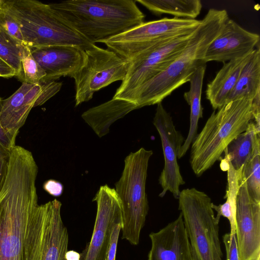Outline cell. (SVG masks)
<instances>
[{"mask_svg":"<svg viewBox=\"0 0 260 260\" xmlns=\"http://www.w3.org/2000/svg\"><path fill=\"white\" fill-rule=\"evenodd\" d=\"M32 154L13 150L0 192V260H40L48 203L39 205Z\"/></svg>","mask_w":260,"mask_h":260,"instance_id":"cell-1","label":"cell"},{"mask_svg":"<svg viewBox=\"0 0 260 260\" xmlns=\"http://www.w3.org/2000/svg\"><path fill=\"white\" fill-rule=\"evenodd\" d=\"M229 18L225 10L210 9L183 51L166 69L119 99L134 103L138 109L161 103L188 82L198 67L206 64V51Z\"/></svg>","mask_w":260,"mask_h":260,"instance_id":"cell-2","label":"cell"},{"mask_svg":"<svg viewBox=\"0 0 260 260\" xmlns=\"http://www.w3.org/2000/svg\"><path fill=\"white\" fill-rule=\"evenodd\" d=\"M67 24L95 44L144 22L133 0H67L49 4Z\"/></svg>","mask_w":260,"mask_h":260,"instance_id":"cell-3","label":"cell"},{"mask_svg":"<svg viewBox=\"0 0 260 260\" xmlns=\"http://www.w3.org/2000/svg\"><path fill=\"white\" fill-rule=\"evenodd\" d=\"M253 100L247 97L226 102L207 119L191 144L190 164L196 175L211 168L229 143L253 120Z\"/></svg>","mask_w":260,"mask_h":260,"instance_id":"cell-4","label":"cell"},{"mask_svg":"<svg viewBox=\"0 0 260 260\" xmlns=\"http://www.w3.org/2000/svg\"><path fill=\"white\" fill-rule=\"evenodd\" d=\"M2 8L19 24L29 48L69 45L83 49L92 43L62 20L49 4L36 0H2Z\"/></svg>","mask_w":260,"mask_h":260,"instance_id":"cell-5","label":"cell"},{"mask_svg":"<svg viewBox=\"0 0 260 260\" xmlns=\"http://www.w3.org/2000/svg\"><path fill=\"white\" fill-rule=\"evenodd\" d=\"M152 150L141 148L131 152L124 159V167L120 179L115 184V191L121 203L122 239L137 245L149 210L146 193L148 162Z\"/></svg>","mask_w":260,"mask_h":260,"instance_id":"cell-6","label":"cell"},{"mask_svg":"<svg viewBox=\"0 0 260 260\" xmlns=\"http://www.w3.org/2000/svg\"><path fill=\"white\" fill-rule=\"evenodd\" d=\"M181 211L189 241L196 260H222L219 223L211 199L195 188L180 191Z\"/></svg>","mask_w":260,"mask_h":260,"instance_id":"cell-7","label":"cell"},{"mask_svg":"<svg viewBox=\"0 0 260 260\" xmlns=\"http://www.w3.org/2000/svg\"><path fill=\"white\" fill-rule=\"evenodd\" d=\"M201 20L164 18L144 22L117 36L102 41L109 49L130 60L140 53L181 35L193 32Z\"/></svg>","mask_w":260,"mask_h":260,"instance_id":"cell-8","label":"cell"},{"mask_svg":"<svg viewBox=\"0 0 260 260\" xmlns=\"http://www.w3.org/2000/svg\"><path fill=\"white\" fill-rule=\"evenodd\" d=\"M84 62L72 76L75 84V106L90 100L95 92L125 78L129 60L109 49L93 44L84 50Z\"/></svg>","mask_w":260,"mask_h":260,"instance_id":"cell-9","label":"cell"},{"mask_svg":"<svg viewBox=\"0 0 260 260\" xmlns=\"http://www.w3.org/2000/svg\"><path fill=\"white\" fill-rule=\"evenodd\" d=\"M193 32L152 47L130 60L126 75L113 98H120L166 69L181 53Z\"/></svg>","mask_w":260,"mask_h":260,"instance_id":"cell-10","label":"cell"},{"mask_svg":"<svg viewBox=\"0 0 260 260\" xmlns=\"http://www.w3.org/2000/svg\"><path fill=\"white\" fill-rule=\"evenodd\" d=\"M92 201L97 204L94 228L80 260H106L113 228L122 222L121 203L115 189L107 185L100 187Z\"/></svg>","mask_w":260,"mask_h":260,"instance_id":"cell-11","label":"cell"},{"mask_svg":"<svg viewBox=\"0 0 260 260\" xmlns=\"http://www.w3.org/2000/svg\"><path fill=\"white\" fill-rule=\"evenodd\" d=\"M153 123L161 139L165 165L158 181L162 189L159 197L162 198L167 191L178 199L180 186L185 184L177 162L178 155L184 139L173 123L170 114L166 110L162 103L157 104Z\"/></svg>","mask_w":260,"mask_h":260,"instance_id":"cell-12","label":"cell"},{"mask_svg":"<svg viewBox=\"0 0 260 260\" xmlns=\"http://www.w3.org/2000/svg\"><path fill=\"white\" fill-rule=\"evenodd\" d=\"M235 235L239 260H256L260 255V202L249 196L242 175L237 198Z\"/></svg>","mask_w":260,"mask_h":260,"instance_id":"cell-13","label":"cell"},{"mask_svg":"<svg viewBox=\"0 0 260 260\" xmlns=\"http://www.w3.org/2000/svg\"><path fill=\"white\" fill-rule=\"evenodd\" d=\"M149 236L151 246L148 260H196L181 212L174 221Z\"/></svg>","mask_w":260,"mask_h":260,"instance_id":"cell-14","label":"cell"},{"mask_svg":"<svg viewBox=\"0 0 260 260\" xmlns=\"http://www.w3.org/2000/svg\"><path fill=\"white\" fill-rule=\"evenodd\" d=\"M30 50L46 74L44 81H55L65 76L72 78L84 60V49L75 46L59 45Z\"/></svg>","mask_w":260,"mask_h":260,"instance_id":"cell-15","label":"cell"},{"mask_svg":"<svg viewBox=\"0 0 260 260\" xmlns=\"http://www.w3.org/2000/svg\"><path fill=\"white\" fill-rule=\"evenodd\" d=\"M41 91V82L36 84L23 82L10 96L0 101L1 125L14 142Z\"/></svg>","mask_w":260,"mask_h":260,"instance_id":"cell-16","label":"cell"},{"mask_svg":"<svg viewBox=\"0 0 260 260\" xmlns=\"http://www.w3.org/2000/svg\"><path fill=\"white\" fill-rule=\"evenodd\" d=\"M47 203L40 260H66L69 235L61 216V203L56 199Z\"/></svg>","mask_w":260,"mask_h":260,"instance_id":"cell-17","label":"cell"},{"mask_svg":"<svg viewBox=\"0 0 260 260\" xmlns=\"http://www.w3.org/2000/svg\"><path fill=\"white\" fill-rule=\"evenodd\" d=\"M252 52L242 57L224 63L214 78L207 85L206 97L214 111L220 108L227 102L243 67L250 58Z\"/></svg>","mask_w":260,"mask_h":260,"instance_id":"cell-18","label":"cell"},{"mask_svg":"<svg viewBox=\"0 0 260 260\" xmlns=\"http://www.w3.org/2000/svg\"><path fill=\"white\" fill-rule=\"evenodd\" d=\"M137 109L136 104L132 102L112 98L89 109L82 114V118L99 137H102L109 133V126L114 122Z\"/></svg>","mask_w":260,"mask_h":260,"instance_id":"cell-19","label":"cell"},{"mask_svg":"<svg viewBox=\"0 0 260 260\" xmlns=\"http://www.w3.org/2000/svg\"><path fill=\"white\" fill-rule=\"evenodd\" d=\"M206 64L198 67L191 76L188 82L189 89L184 92V98L190 106V125L187 138L181 147L178 158L185 155L197 135L198 121L203 117V108L201 105V94Z\"/></svg>","mask_w":260,"mask_h":260,"instance_id":"cell-20","label":"cell"},{"mask_svg":"<svg viewBox=\"0 0 260 260\" xmlns=\"http://www.w3.org/2000/svg\"><path fill=\"white\" fill-rule=\"evenodd\" d=\"M260 94V50L259 46L252 52L243 67L227 102L247 97L253 100Z\"/></svg>","mask_w":260,"mask_h":260,"instance_id":"cell-21","label":"cell"},{"mask_svg":"<svg viewBox=\"0 0 260 260\" xmlns=\"http://www.w3.org/2000/svg\"><path fill=\"white\" fill-rule=\"evenodd\" d=\"M253 120L251 121L245 132L237 136L224 150L222 158L231 163L236 170L244 166L250 159L254 149L255 141L260 136Z\"/></svg>","mask_w":260,"mask_h":260,"instance_id":"cell-22","label":"cell"},{"mask_svg":"<svg viewBox=\"0 0 260 260\" xmlns=\"http://www.w3.org/2000/svg\"><path fill=\"white\" fill-rule=\"evenodd\" d=\"M220 165H228L227 187L226 193L224 197L226 201L223 204L218 205L212 203V207L217 212L215 217L218 221H220L221 216L229 220L230 224V234L235 235L237 198L241 184V177L244 166L236 170L230 162L223 159H221Z\"/></svg>","mask_w":260,"mask_h":260,"instance_id":"cell-23","label":"cell"},{"mask_svg":"<svg viewBox=\"0 0 260 260\" xmlns=\"http://www.w3.org/2000/svg\"><path fill=\"white\" fill-rule=\"evenodd\" d=\"M259 42L258 34L246 30L234 20L226 45L217 61L225 63L248 55L259 46Z\"/></svg>","mask_w":260,"mask_h":260,"instance_id":"cell-24","label":"cell"},{"mask_svg":"<svg viewBox=\"0 0 260 260\" xmlns=\"http://www.w3.org/2000/svg\"><path fill=\"white\" fill-rule=\"evenodd\" d=\"M156 15L170 14L178 18L196 19L202 4L200 0H136Z\"/></svg>","mask_w":260,"mask_h":260,"instance_id":"cell-25","label":"cell"},{"mask_svg":"<svg viewBox=\"0 0 260 260\" xmlns=\"http://www.w3.org/2000/svg\"><path fill=\"white\" fill-rule=\"evenodd\" d=\"M242 175L245 179L249 196L260 202V138L254 143L252 154L243 168Z\"/></svg>","mask_w":260,"mask_h":260,"instance_id":"cell-26","label":"cell"},{"mask_svg":"<svg viewBox=\"0 0 260 260\" xmlns=\"http://www.w3.org/2000/svg\"><path fill=\"white\" fill-rule=\"evenodd\" d=\"M22 45L12 38L0 26V58L14 70L16 76L19 78L21 76L22 71Z\"/></svg>","mask_w":260,"mask_h":260,"instance_id":"cell-27","label":"cell"},{"mask_svg":"<svg viewBox=\"0 0 260 260\" xmlns=\"http://www.w3.org/2000/svg\"><path fill=\"white\" fill-rule=\"evenodd\" d=\"M21 74L19 78L23 83H38L46 74L32 55L30 49L25 45L21 47Z\"/></svg>","mask_w":260,"mask_h":260,"instance_id":"cell-28","label":"cell"},{"mask_svg":"<svg viewBox=\"0 0 260 260\" xmlns=\"http://www.w3.org/2000/svg\"><path fill=\"white\" fill-rule=\"evenodd\" d=\"M0 26L21 45H24L20 26L16 21L2 8L0 11Z\"/></svg>","mask_w":260,"mask_h":260,"instance_id":"cell-29","label":"cell"},{"mask_svg":"<svg viewBox=\"0 0 260 260\" xmlns=\"http://www.w3.org/2000/svg\"><path fill=\"white\" fill-rule=\"evenodd\" d=\"M40 82L42 84V91L35 104L34 107L44 104L59 92L62 86L61 82L55 81Z\"/></svg>","mask_w":260,"mask_h":260,"instance_id":"cell-30","label":"cell"},{"mask_svg":"<svg viewBox=\"0 0 260 260\" xmlns=\"http://www.w3.org/2000/svg\"><path fill=\"white\" fill-rule=\"evenodd\" d=\"M11 149L0 143V192L4 186L8 174L11 157Z\"/></svg>","mask_w":260,"mask_h":260,"instance_id":"cell-31","label":"cell"},{"mask_svg":"<svg viewBox=\"0 0 260 260\" xmlns=\"http://www.w3.org/2000/svg\"><path fill=\"white\" fill-rule=\"evenodd\" d=\"M222 239L226 251V260H239L236 235L226 233L223 236Z\"/></svg>","mask_w":260,"mask_h":260,"instance_id":"cell-32","label":"cell"},{"mask_svg":"<svg viewBox=\"0 0 260 260\" xmlns=\"http://www.w3.org/2000/svg\"><path fill=\"white\" fill-rule=\"evenodd\" d=\"M122 223L115 224L113 228L106 260H116L118 238L121 230Z\"/></svg>","mask_w":260,"mask_h":260,"instance_id":"cell-33","label":"cell"},{"mask_svg":"<svg viewBox=\"0 0 260 260\" xmlns=\"http://www.w3.org/2000/svg\"><path fill=\"white\" fill-rule=\"evenodd\" d=\"M43 188L48 193L54 197L60 196L63 189V185L60 182L52 179L45 182Z\"/></svg>","mask_w":260,"mask_h":260,"instance_id":"cell-34","label":"cell"},{"mask_svg":"<svg viewBox=\"0 0 260 260\" xmlns=\"http://www.w3.org/2000/svg\"><path fill=\"white\" fill-rule=\"evenodd\" d=\"M14 76H16L14 70L0 58V77L10 78Z\"/></svg>","mask_w":260,"mask_h":260,"instance_id":"cell-35","label":"cell"},{"mask_svg":"<svg viewBox=\"0 0 260 260\" xmlns=\"http://www.w3.org/2000/svg\"><path fill=\"white\" fill-rule=\"evenodd\" d=\"M2 99L0 96V101ZM0 143L6 147L11 149L14 146L16 145L15 143L14 142L8 134L5 132L2 127L0 122Z\"/></svg>","mask_w":260,"mask_h":260,"instance_id":"cell-36","label":"cell"},{"mask_svg":"<svg viewBox=\"0 0 260 260\" xmlns=\"http://www.w3.org/2000/svg\"><path fill=\"white\" fill-rule=\"evenodd\" d=\"M80 253L74 250H68L65 255L66 260H80Z\"/></svg>","mask_w":260,"mask_h":260,"instance_id":"cell-37","label":"cell"},{"mask_svg":"<svg viewBox=\"0 0 260 260\" xmlns=\"http://www.w3.org/2000/svg\"><path fill=\"white\" fill-rule=\"evenodd\" d=\"M2 0H0V11L1 10V8H2Z\"/></svg>","mask_w":260,"mask_h":260,"instance_id":"cell-38","label":"cell"}]
</instances>
